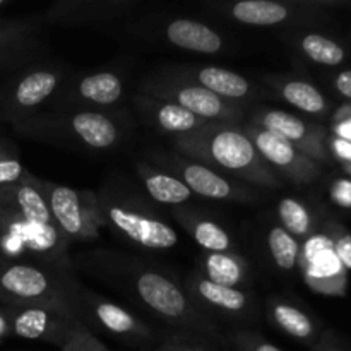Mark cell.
Masks as SVG:
<instances>
[{"mask_svg": "<svg viewBox=\"0 0 351 351\" xmlns=\"http://www.w3.org/2000/svg\"><path fill=\"white\" fill-rule=\"evenodd\" d=\"M9 335H10L9 319H7L5 311H0V341H2V339H5Z\"/></svg>", "mask_w": 351, "mask_h": 351, "instance_id": "8d00e7d4", "label": "cell"}, {"mask_svg": "<svg viewBox=\"0 0 351 351\" xmlns=\"http://www.w3.org/2000/svg\"><path fill=\"white\" fill-rule=\"evenodd\" d=\"M58 84V75L51 71H34L23 75L10 93V103L19 110L34 108L50 98Z\"/></svg>", "mask_w": 351, "mask_h": 351, "instance_id": "9a60e30c", "label": "cell"}, {"mask_svg": "<svg viewBox=\"0 0 351 351\" xmlns=\"http://www.w3.org/2000/svg\"><path fill=\"white\" fill-rule=\"evenodd\" d=\"M197 82L228 101L245 98L250 93V84L245 77L221 67H202L197 72Z\"/></svg>", "mask_w": 351, "mask_h": 351, "instance_id": "ffe728a7", "label": "cell"}, {"mask_svg": "<svg viewBox=\"0 0 351 351\" xmlns=\"http://www.w3.org/2000/svg\"><path fill=\"white\" fill-rule=\"evenodd\" d=\"M43 185L51 218L64 232V235L72 237V239H84V237L95 235L96 225L89 216L91 209L82 201V194L71 187H64V185Z\"/></svg>", "mask_w": 351, "mask_h": 351, "instance_id": "ba28073f", "label": "cell"}, {"mask_svg": "<svg viewBox=\"0 0 351 351\" xmlns=\"http://www.w3.org/2000/svg\"><path fill=\"white\" fill-rule=\"evenodd\" d=\"M79 291V285L60 271L33 264H0V300L10 305H65L75 312Z\"/></svg>", "mask_w": 351, "mask_h": 351, "instance_id": "3957f363", "label": "cell"}, {"mask_svg": "<svg viewBox=\"0 0 351 351\" xmlns=\"http://www.w3.org/2000/svg\"><path fill=\"white\" fill-rule=\"evenodd\" d=\"M165 338H167L178 351H216V348H213L211 345L213 339L194 335V332L175 331L171 332V335L165 336Z\"/></svg>", "mask_w": 351, "mask_h": 351, "instance_id": "f546056e", "label": "cell"}, {"mask_svg": "<svg viewBox=\"0 0 351 351\" xmlns=\"http://www.w3.org/2000/svg\"><path fill=\"white\" fill-rule=\"evenodd\" d=\"M278 215H280L283 228L293 237H305L311 232V215L305 209L300 201L291 197H285L278 206Z\"/></svg>", "mask_w": 351, "mask_h": 351, "instance_id": "4316f807", "label": "cell"}, {"mask_svg": "<svg viewBox=\"0 0 351 351\" xmlns=\"http://www.w3.org/2000/svg\"><path fill=\"white\" fill-rule=\"evenodd\" d=\"M0 197L7 204H12L27 225L53 226V218L45 197L43 185L40 189L33 178L26 177L19 184L0 187Z\"/></svg>", "mask_w": 351, "mask_h": 351, "instance_id": "8fae6325", "label": "cell"}, {"mask_svg": "<svg viewBox=\"0 0 351 351\" xmlns=\"http://www.w3.org/2000/svg\"><path fill=\"white\" fill-rule=\"evenodd\" d=\"M332 247H335V254L339 259V263L345 264L346 267L351 269V237L343 235L341 239H338L332 243Z\"/></svg>", "mask_w": 351, "mask_h": 351, "instance_id": "d6a6232c", "label": "cell"}, {"mask_svg": "<svg viewBox=\"0 0 351 351\" xmlns=\"http://www.w3.org/2000/svg\"><path fill=\"white\" fill-rule=\"evenodd\" d=\"M232 343L237 351H283L252 331H237L232 336Z\"/></svg>", "mask_w": 351, "mask_h": 351, "instance_id": "1f68e13d", "label": "cell"}, {"mask_svg": "<svg viewBox=\"0 0 351 351\" xmlns=\"http://www.w3.org/2000/svg\"><path fill=\"white\" fill-rule=\"evenodd\" d=\"M281 95L288 103L297 106L298 110L307 113L324 112L326 101L324 96L319 93L317 88L304 81H288L281 88Z\"/></svg>", "mask_w": 351, "mask_h": 351, "instance_id": "484cf974", "label": "cell"}, {"mask_svg": "<svg viewBox=\"0 0 351 351\" xmlns=\"http://www.w3.org/2000/svg\"><path fill=\"white\" fill-rule=\"evenodd\" d=\"M168 40L184 50L197 53H216L221 50V38L206 24L178 19L168 26Z\"/></svg>", "mask_w": 351, "mask_h": 351, "instance_id": "4fadbf2b", "label": "cell"}, {"mask_svg": "<svg viewBox=\"0 0 351 351\" xmlns=\"http://www.w3.org/2000/svg\"><path fill=\"white\" fill-rule=\"evenodd\" d=\"M144 110L151 115V119L156 122L158 127H161L167 132L173 134H187L194 132V130L206 127L208 120L201 119V117L194 115L189 110L182 108V106L175 105V103L168 101H158V99H147L144 103Z\"/></svg>", "mask_w": 351, "mask_h": 351, "instance_id": "2e32d148", "label": "cell"}, {"mask_svg": "<svg viewBox=\"0 0 351 351\" xmlns=\"http://www.w3.org/2000/svg\"><path fill=\"white\" fill-rule=\"evenodd\" d=\"M336 89L346 98H351V71H345L336 77Z\"/></svg>", "mask_w": 351, "mask_h": 351, "instance_id": "836d02e7", "label": "cell"}, {"mask_svg": "<svg viewBox=\"0 0 351 351\" xmlns=\"http://www.w3.org/2000/svg\"><path fill=\"white\" fill-rule=\"evenodd\" d=\"M3 2V0H0V3H2Z\"/></svg>", "mask_w": 351, "mask_h": 351, "instance_id": "b9f144b4", "label": "cell"}, {"mask_svg": "<svg viewBox=\"0 0 351 351\" xmlns=\"http://www.w3.org/2000/svg\"><path fill=\"white\" fill-rule=\"evenodd\" d=\"M165 101L175 103L208 122L230 123L240 119L242 112L235 103L226 101L202 86H168L161 88L160 95Z\"/></svg>", "mask_w": 351, "mask_h": 351, "instance_id": "9c48e42d", "label": "cell"}, {"mask_svg": "<svg viewBox=\"0 0 351 351\" xmlns=\"http://www.w3.org/2000/svg\"><path fill=\"white\" fill-rule=\"evenodd\" d=\"M335 195L343 206H351V184H348V182H341V184H338V187H336L335 191Z\"/></svg>", "mask_w": 351, "mask_h": 351, "instance_id": "e575fe53", "label": "cell"}, {"mask_svg": "<svg viewBox=\"0 0 351 351\" xmlns=\"http://www.w3.org/2000/svg\"><path fill=\"white\" fill-rule=\"evenodd\" d=\"M177 219L182 223V226H185L189 230L192 239L206 252H232L233 250L232 239H230L228 233L218 223L202 218L194 219L191 216L184 218L182 215H177Z\"/></svg>", "mask_w": 351, "mask_h": 351, "instance_id": "44dd1931", "label": "cell"}, {"mask_svg": "<svg viewBox=\"0 0 351 351\" xmlns=\"http://www.w3.org/2000/svg\"><path fill=\"white\" fill-rule=\"evenodd\" d=\"M328 351H336V350H328Z\"/></svg>", "mask_w": 351, "mask_h": 351, "instance_id": "60d3db41", "label": "cell"}, {"mask_svg": "<svg viewBox=\"0 0 351 351\" xmlns=\"http://www.w3.org/2000/svg\"><path fill=\"white\" fill-rule=\"evenodd\" d=\"M350 170H351V168H350Z\"/></svg>", "mask_w": 351, "mask_h": 351, "instance_id": "7bdbcfd3", "label": "cell"}, {"mask_svg": "<svg viewBox=\"0 0 351 351\" xmlns=\"http://www.w3.org/2000/svg\"><path fill=\"white\" fill-rule=\"evenodd\" d=\"M341 134L345 137H343V139H346V137H351V123H348V125H345L341 129Z\"/></svg>", "mask_w": 351, "mask_h": 351, "instance_id": "f35d334b", "label": "cell"}, {"mask_svg": "<svg viewBox=\"0 0 351 351\" xmlns=\"http://www.w3.org/2000/svg\"><path fill=\"white\" fill-rule=\"evenodd\" d=\"M0 45H2V34H0Z\"/></svg>", "mask_w": 351, "mask_h": 351, "instance_id": "ab89813d", "label": "cell"}, {"mask_svg": "<svg viewBox=\"0 0 351 351\" xmlns=\"http://www.w3.org/2000/svg\"><path fill=\"white\" fill-rule=\"evenodd\" d=\"M24 178H26V170L21 161L0 149V187L19 184Z\"/></svg>", "mask_w": 351, "mask_h": 351, "instance_id": "4dcf8cb0", "label": "cell"}, {"mask_svg": "<svg viewBox=\"0 0 351 351\" xmlns=\"http://www.w3.org/2000/svg\"><path fill=\"white\" fill-rule=\"evenodd\" d=\"M267 245L274 264L283 271H291L297 267L300 257V245L293 235L287 232L283 226H273L267 233Z\"/></svg>", "mask_w": 351, "mask_h": 351, "instance_id": "d4e9b609", "label": "cell"}, {"mask_svg": "<svg viewBox=\"0 0 351 351\" xmlns=\"http://www.w3.org/2000/svg\"><path fill=\"white\" fill-rule=\"evenodd\" d=\"M153 351H178V350L175 348V346L171 345V343L168 341L167 338H163V339H161V341H160V345H158L156 348H154Z\"/></svg>", "mask_w": 351, "mask_h": 351, "instance_id": "74e56055", "label": "cell"}, {"mask_svg": "<svg viewBox=\"0 0 351 351\" xmlns=\"http://www.w3.org/2000/svg\"><path fill=\"white\" fill-rule=\"evenodd\" d=\"M180 167V180L195 194L208 199H233L245 197L243 189L228 182L221 173L215 171L213 168L201 163H191V161H182Z\"/></svg>", "mask_w": 351, "mask_h": 351, "instance_id": "7c38bea8", "label": "cell"}, {"mask_svg": "<svg viewBox=\"0 0 351 351\" xmlns=\"http://www.w3.org/2000/svg\"><path fill=\"white\" fill-rule=\"evenodd\" d=\"M187 288H191L192 297L197 298L199 304L209 305L215 311L225 312L226 315L245 317L252 308V300L245 291L218 285L202 274H194Z\"/></svg>", "mask_w": 351, "mask_h": 351, "instance_id": "30bf717a", "label": "cell"}, {"mask_svg": "<svg viewBox=\"0 0 351 351\" xmlns=\"http://www.w3.org/2000/svg\"><path fill=\"white\" fill-rule=\"evenodd\" d=\"M60 351H110V350L106 348V346L103 345V343L99 341L91 331H89V328H86V326L82 324L75 329L74 335H72L71 339L62 346Z\"/></svg>", "mask_w": 351, "mask_h": 351, "instance_id": "f1b7e54d", "label": "cell"}, {"mask_svg": "<svg viewBox=\"0 0 351 351\" xmlns=\"http://www.w3.org/2000/svg\"><path fill=\"white\" fill-rule=\"evenodd\" d=\"M136 273L132 288L139 300L158 317L175 326L178 331L194 332L213 341H221V335L211 317L202 314L191 300V295L185 293L175 281L154 269H141Z\"/></svg>", "mask_w": 351, "mask_h": 351, "instance_id": "7a4b0ae2", "label": "cell"}, {"mask_svg": "<svg viewBox=\"0 0 351 351\" xmlns=\"http://www.w3.org/2000/svg\"><path fill=\"white\" fill-rule=\"evenodd\" d=\"M332 146H335V151L339 158L351 163V143L348 139H336Z\"/></svg>", "mask_w": 351, "mask_h": 351, "instance_id": "d590c367", "label": "cell"}, {"mask_svg": "<svg viewBox=\"0 0 351 351\" xmlns=\"http://www.w3.org/2000/svg\"><path fill=\"white\" fill-rule=\"evenodd\" d=\"M233 16L245 24L271 26L287 19L288 10L280 3L266 0H243L233 7Z\"/></svg>", "mask_w": 351, "mask_h": 351, "instance_id": "603a6c76", "label": "cell"}, {"mask_svg": "<svg viewBox=\"0 0 351 351\" xmlns=\"http://www.w3.org/2000/svg\"><path fill=\"white\" fill-rule=\"evenodd\" d=\"M5 314L10 335L51 343L58 348L82 326L77 314L65 305H10L5 308Z\"/></svg>", "mask_w": 351, "mask_h": 351, "instance_id": "277c9868", "label": "cell"}, {"mask_svg": "<svg viewBox=\"0 0 351 351\" xmlns=\"http://www.w3.org/2000/svg\"><path fill=\"white\" fill-rule=\"evenodd\" d=\"M204 278L225 287H239L249 274L247 263L232 252H208L202 261Z\"/></svg>", "mask_w": 351, "mask_h": 351, "instance_id": "d6986e66", "label": "cell"}, {"mask_svg": "<svg viewBox=\"0 0 351 351\" xmlns=\"http://www.w3.org/2000/svg\"><path fill=\"white\" fill-rule=\"evenodd\" d=\"M254 123L278 134V136L285 137L295 147L302 146L304 147L302 149L304 154L311 153L314 149V139H312L311 132H308V127L298 117L290 115L287 112H281V110H266V112L261 113L257 122Z\"/></svg>", "mask_w": 351, "mask_h": 351, "instance_id": "e0dca14e", "label": "cell"}, {"mask_svg": "<svg viewBox=\"0 0 351 351\" xmlns=\"http://www.w3.org/2000/svg\"><path fill=\"white\" fill-rule=\"evenodd\" d=\"M141 178L147 194L160 204H184L192 197V191L173 175L153 171L151 168H141Z\"/></svg>", "mask_w": 351, "mask_h": 351, "instance_id": "ac0fdd59", "label": "cell"}, {"mask_svg": "<svg viewBox=\"0 0 351 351\" xmlns=\"http://www.w3.org/2000/svg\"><path fill=\"white\" fill-rule=\"evenodd\" d=\"M245 134L254 143L257 153L264 158L269 167L280 168L285 173L291 175V178L295 180H307L314 173L312 161L285 137L278 136L257 123H250Z\"/></svg>", "mask_w": 351, "mask_h": 351, "instance_id": "52a82bcc", "label": "cell"}, {"mask_svg": "<svg viewBox=\"0 0 351 351\" xmlns=\"http://www.w3.org/2000/svg\"><path fill=\"white\" fill-rule=\"evenodd\" d=\"M269 312L274 324L287 335L293 336L297 339H304V341L314 336V324L308 319V315L298 307L283 304V302H273Z\"/></svg>", "mask_w": 351, "mask_h": 351, "instance_id": "cb8c5ba5", "label": "cell"}, {"mask_svg": "<svg viewBox=\"0 0 351 351\" xmlns=\"http://www.w3.org/2000/svg\"><path fill=\"white\" fill-rule=\"evenodd\" d=\"M77 93L81 98L96 105H112L122 98L123 82L112 72H99V74L86 75L79 82Z\"/></svg>", "mask_w": 351, "mask_h": 351, "instance_id": "7402d4cb", "label": "cell"}, {"mask_svg": "<svg viewBox=\"0 0 351 351\" xmlns=\"http://www.w3.org/2000/svg\"><path fill=\"white\" fill-rule=\"evenodd\" d=\"M175 144L189 156L208 163L206 167L225 170L240 180L263 187L280 185L278 173L257 153L249 136L228 123L211 122L194 132L178 134Z\"/></svg>", "mask_w": 351, "mask_h": 351, "instance_id": "6da1fadb", "label": "cell"}, {"mask_svg": "<svg viewBox=\"0 0 351 351\" xmlns=\"http://www.w3.org/2000/svg\"><path fill=\"white\" fill-rule=\"evenodd\" d=\"M71 127L75 136L95 149L112 147L119 139V129L112 119L96 112L75 113L71 119Z\"/></svg>", "mask_w": 351, "mask_h": 351, "instance_id": "5bb4252c", "label": "cell"}, {"mask_svg": "<svg viewBox=\"0 0 351 351\" xmlns=\"http://www.w3.org/2000/svg\"><path fill=\"white\" fill-rule=\"evenodd\" d=\"M103 215L108 219L110 225L122 233L130 242L141 247L154 250L171 249L178 243V235L168 223L154 218V216L144 215V213L129 209L120 204H110L103 202L99 204Z\"/></svg>", "mask_w": 351, "mask_h": 351, "instance_id": "8992f818", "label": "cell"}, {"mask_svg": "<svg viewBox=\"0 0 351 351\" xmlns=\"http://www.w3.org/2000/svg\"><path fill=\"white\" fill-rule=\"evenodd\" d=\"M75 312L86 328L88 324H96L103 331L119 336L132 345H151L154 341L153 331L136 315L112 302L96 297L95 293H88L82 290L79 291Z\"/></svg>", "mask_w": 351, "mask_h": 351, "instance_id": "5b68a950", "label": "cell"}, {"mask_svg": "<svg viewBox=\"0 0 351 351\" xmlns=\"http://www.w3.org/2000/svg\"><path fill=\"white\" fill-rule=\"evenodd\" d=\"M302 48L305 53L317 64L324 65H338L345 58V51L329 38L321 36V34H308L302 41Z\"/></svg>", "mask_w": 351, "mask_h": 351, "instance_id": "83f0119b", "label": "cell"}]
</instances>
